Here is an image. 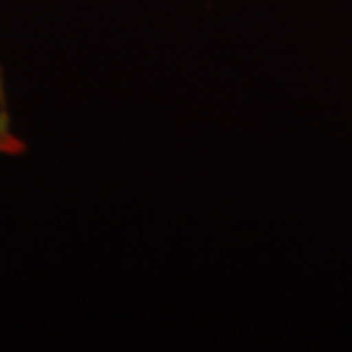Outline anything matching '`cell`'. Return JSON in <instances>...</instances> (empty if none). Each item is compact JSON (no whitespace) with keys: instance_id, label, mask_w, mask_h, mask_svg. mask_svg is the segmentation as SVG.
I'll return each mask as SVG.
<instances>
[{"instance_id":"6da1fadb","label":"cell","mask_w":352,"mask_h":352,"mask_svg":"<svg viewBox=\"0 0 352 352\" xmlns=\"http://www.w3.org/2000/svg\"><path fill=\"white\" fill-rule=\"evenodd\" d=\"M28 151V142L16 131V122L12 115L10 94H7L5 69L0 62V158H19Z\"/></svg>"}]
</instances>
